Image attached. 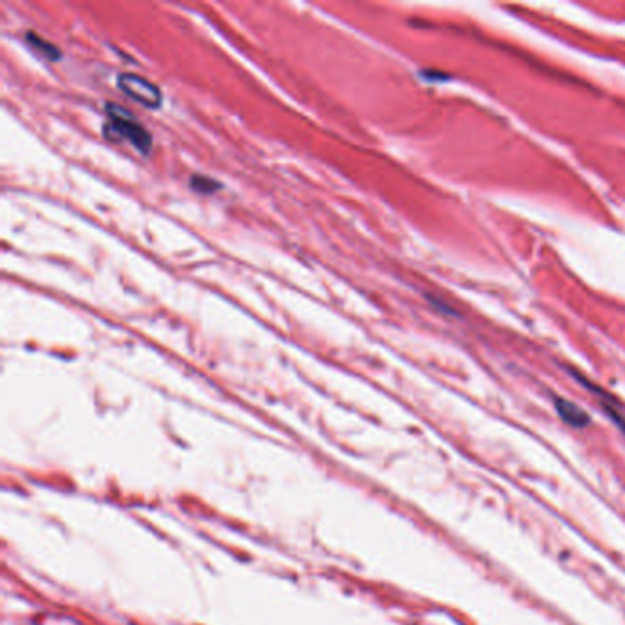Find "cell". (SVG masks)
<instances>
[{"label":"cell","mask_w":625,"mask_h":625,"mask_svg":"<svg viewBox=\"0 0 625 625\" xmlns=\"http://www.w3.org/2000/svg\"><path fill=\"white\" fill-rule=\"evenodd\" d=\"M107 114H109V123L105 125L107 136L114 140H125L143 156L151 153L153 136L134 116L116 105H107Z\"/></svg>","instance_id":"1"},{"label":"cell","mask_w":625,"mask_h":625,"mask_svg":"<svg viewBox=\"0 0 625 625\" xmlns=\"http://www.w3.org/2000/svg\"><path fill=\"white\" fill-rule=\"evenodd\" d=\"M116 83H118L121 92L129 96L131 99H134V101H138L140 105L156 109L162 103L160 88L154 83L149 81V79H145V77L134 76V74H120Z\"/></svg>","instance_id":"2"},{"label":"cell","mask_w":625,"mask_h":625,"mask_svg":"<svg viewBox=\"0 0 625 625\" xmlns=\"http://www.w3.org/2000/svg\"><path fill=\"white\" fill-rule=\"evenodd\" d=\"M556 409L560 413V417L563 418V422H567L572 428H585L591 424V417L587 413L572 402L560 398V400H556Z\"/></svg>","instance_id":"3"},{"label":"cell","mask_w":625,"mask_h":625,"mask_svg":"<svg viewBox=\"0 0 625 625\" xmlns=\"http://www.w3.org/2000/svg\"><path fill=\"white\" fill-rule=\"evenodd\" d=\"M583 384L587 385L589 389L593 391V393L598 395V398H600V402H602V407L605 409V413H607V415L615 420V424L622 429V431H625V407H622L620 404L613 402V398L605 395V393H602L598 387H594V385L587 384V382H583Z\"/></svg>","instance_id":"4"},{"label":"cell","mask_w":625,"mask_h":625,"mask_svg":"<svg viewBox=\"0 0 625 625\" xmlns=\"http://www.w3.org/2000/svg\"><path fill=\"white\" fill-rule=\"evenodd\" d=\"M26 41H28V44L35 50V52H39V54L43 55V57H46L48 61H59L61 50L55 48L54 44L48 43V41H44L43 37H39L37 33L28 32Z\"/></svg>","instance_id":"5"},{"label":"cell","mask_w":625,"mask_h":625,"mask_svg":"<svg viewBox=\"0 0 625 625\" xmlns=\"http://www.w3.org/2000/svg\"><path fill=\"white\" fill-rule=\"evenodd\" d=\"M189 186L195 189L200 195H213V193L219 191L220 184L213 178H209V176H202V175H195L189 180Z\"/></svg>","instance_id":"6"}]
</instances>
